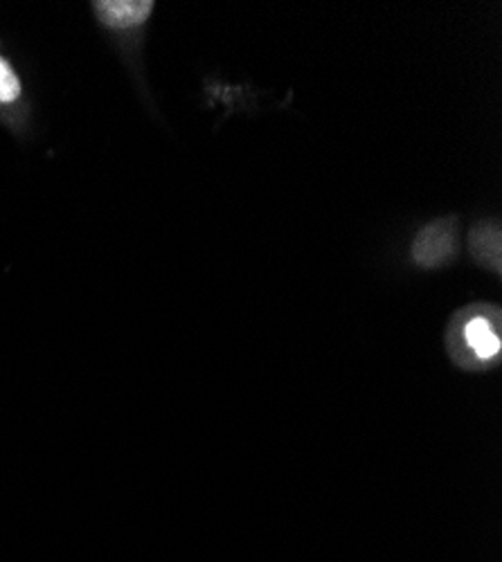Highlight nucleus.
Wrapping results in <instances>:
<instances>
[{
    "instance_id": "f257e3e1",
    "label": "nucleus",
    "mask_w": 502,
    "mask_h": 562,
    "mask_svg": "<svg viewBox=\"0 0 502 562\" xmlns=\"http://www.w3.org/2000/svg\"><path fill=\"white\" fill-rule=\"evenodd\" d=\"M460 252L458 221L442 218L424 227L413 244V259L422 268H439Z\"/></svg>"
},
{
    "instance_id": "f03ea898",
    "label": "nucleus",
    "mask_w": 502,
    "mask_h": 562,
    "mask_svg": "<svg viewBox=\"0 0 502 562\" xmlns=\"http://www.w3.org/2000/svg\"><path fill=\"white\" fill-rule=\"evenodd\" d=\"M96 14L107 27L124 30L143 25L154 10L149 0H109V3H96Z\"/></svg>"
},
{
    "instance_id": "7ed1b4c3",
    "label": "nucleus",
    "mask_w": 502,
    "mask_h": 562,
    "mask_svg": "<svg viewBox=\"0 0 502 562\" xmlns=\"http://www.w3.org/2000/svg\"><path fill=\"white\" fill-rule=\"evenodd\" d=\"M465 338L480 360H489L500 353V338L493 329V324L482 315H476L467 322Z\"/></svg>"
},
{
    "instance_id": "20e7f679",
    "label": "nucleus",
    "mask_w": 502,
    "mask_h": 562,
    "mask_svg": "<svg viewBox=\"0 0 502 562\" xmlns=\"http://www.w3.org/2000/svg\"><path fill=\"white\" fill-rule=\"evenodd\" d=\"M471 250L476 259L491 268L493 272H500V229L498 225H480L471 234Z\"/></svg>"
},
{
    "instance_id": "39448f33",
    "label": "nucleus",
    "mask_w": 502,
    "mask_h": 562,
    "mask_svg": "<svg viewBox=\"0 0 502 562\" xmlns=\"http://www.w3.org/2000/svg\"><path fill=\"white\" fill-rule=\"evenodd\" d=\"M21 92L19 77L5 59H0V102H14Z\"/></svg>"
}]
</instances>
